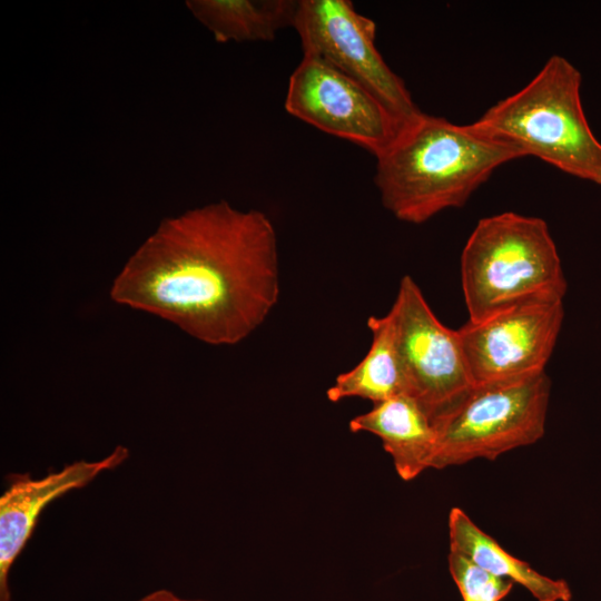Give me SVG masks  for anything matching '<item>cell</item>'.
<instances>
[{"label": "cell", "mask_w": 601, "mask_h": 601, "mask_svg": "<svg viewBox=\"0 0 601 601\" xmlns=\"http://www.w3.org/2000/svg\"><path fill=\"white\" fill-rule=\"evenodd\" d=\"M469 321L536 299L563 300L568 284L544 219L504 211L481 218L461 254Z\"/></svg>", "instance_id": "4"}, {"label": "cell", "mask_w": 601, "mask_h": 601, "mask_svg": "<svg viewBox=\"0 0 601 601\" xmlns=\"http://www.w3.org/2000/svg\"><path fill=\"white\" fill-rule=\"evenodd\" d=\"M551 380L545 372L475 385L453 408L433 421L437 434L433 469L476 459L495 460L534 444L545 432Z\"/></svg>", "instance_id": "5"}, {"label": "cell", "mask_w": 601, "mask_h": 601, "mask_svg": "<svg viewBox=\"0 0 601 601\" xmlns=\"http://www.w3.org/2000/svg\"><path fill=\"white\" fill-rule=\"evenodd\" d=\"M581 82L579 69L553 55L523 88L492 105L474 122L523 157H536L601 186V141L585 117Z\"/></svg>", "instance_id": "3"}, {"label": "cell", "mask_w": 601, "mask_h": 601, "mask_svg": "<svg viewBox=\"0 0 601 601\" xmlns=\"http://www.w3.org/2000/svg\"><path fill=\"white\" fill-rule=\"evenodd\" d=\"M563 318V300L536 299L467 321L457 332L474 385L545 372Z\"/></svg>", "instance_id": "9"}, {"label": "cell", "mask_w": 601, "mask_h": 601, "mask_svg": "<svg viewBox=\"0 0 601 601\" xmlns=\"http://www.w3.org/2000/svg\"><path fill=\"white\" fill-rule=\"evenodd\" d=\"M522 157L475 122L457 125L420 110L375 157L374 181L396 219L423 224L464 206L499 167Z\"/></svg>", "instance_id": "2"}, {"label": "cell", "mask_w": 601, "mask_h": 601, "mask_svg": "<svg viewBox=\"0 0 601 601\" xmlns=\"http://www.w3.org/2000/svg\"><path fill=\"white\" fill-rule=\"evenodd\" d=\"M298 0H189L186 6L217 42L272 41L293 27Z\"/></svg>", "instance_id": "13"}, {"label": "cell", "mask_w": 601, "mask_h": 601, "mask_svg": "<svg viewBox=\"0 0 601 601\" xmlns=\"http://www.w3.org/2000/svg\"><path fill=\"white\" fill-rule=\"evenodd\" d=\"M367 327L372 334L371 346L364 358L352 370L339 374L327 390L331 402L359 397L378 404L405 394L391 314L370 316Z\"/></svg>", "instance_id": "14"}, {"label": "cell", "mask_w": 601, "mask_h": 601, "mask_svg": "<svg viewBox=\"0 0 601 601\" xmlns=\"http://www.w3.org/2000/svg\"><path fill=\"white\" fill-rule=\"evenodd\" d=\"M137 601H188V600L179 598L177 594H175L170 590L159 589L141 597Z\"/></svg>", "instance_id": "16"}, {"label": "cell", "mask_w": 601, "mask_h": 601, "mask_svg": "<svg viewBox=\"0 0 601 601\" xmlns=\"http://www.w3.org/2000/svg\"><path fill=\"white\" fill-rule=\"evenodd\" d=\"M129 454L128 447L117 445L100 460L73 461L41 477L30 473L9 475L0 495V601L11 600L10 570L31 539L46 506L63 494L88 485L102 472L115 470Z\"/></svg>", "instance_id": "10"}, {"label": "cell", "mask_w": 601, "mask_h": 601, "mask_svg": "<svg viewBox=\"0 0 601 601\" xmlns=\"http://www.w3.org/2000/svg\"><path fill=\"white\" fill-rule=\"evenodd\" d=\"M449 570L463 601H501L513 587L512 581L487 573L454 551L449 554Z\"/></svg>", "instance_id": "15"}, {"label": "cell", "mask_w": 601, "mask_h": 601, "mask_svg": "<svg viewBox=\"0 0 601 601\" xmlns=\"http://www.w3.org/2000/svg\"><path fill=\"white\" fill-rule=\"evenodd\" d=\"M293 28L313 55L374 93L402 122L420 109L375 45V22L348 0H299Z\"/></svg>", "instance_id": "7"}, {"label": "cell", "mask_w": 601, "mask_h": 601, "mask_svg": "<svg viewBox=\"0 0 601 601\" xmlns=\"http://www.w3.org/2000/svg\"><path fill=\"white\" fill-rule=\"evenodd\" d=\"M188 601H207V600L196 599V600H188Z\"/></svg>", "instance_id": "17"}, {"label": "cell", "mask_w": 601, "mask_h": 601, "mask_svg": "<svg viewBox=\"0 0 601 601\" xmlns=\"http://www.w3.org/2000/svg\"><path fill=\"white\" fill-rule=\"evenodd\" d=\"M284 106L290 116L374 157L402 124L367 88L313 55H303L292 72Z\"/></svg>", "instance_id": "8"}, {"label": "cell", "mask_w": 601, "mask_h": 601, "mask_svg": "<svg viewBox=\"0 0 601 601\" xmlns=\"http://www.w3.org/2000/svg\"><path fill=\"white\" fill-rule=\"evenodd\" d=\"M279 282L270 218L220 200L164 219L114 279L110 296L206 344L235 345L274 309Z\"/></svg>", "instance_id": "1"}, {"label": "cell", "mask_w": 601, "mask_h": 601, "mask_svg": "<svg viewBox=\"0 0 601 601\" xmlns=\"http://www.w3.org/2000/svg\"><path fill=\"white\" fill-rule=\"evenodd\" d=\"M349 430L380 437L404 481L432 467L437 445L435 426L423 407L406 394L374 404L371 411L351 420Z\"/></svg>", "instance_id": "11"}, {"label": "cell", "mask_w": 601, "mask_h": 601, "mask_svg": "<svg viewBox=\"0 0 601 601\" xmlns=\"http://www.w3.org/2000/svg\"><path fill=\"white\" fill-rule=\"evenodd\" d=\"M450 551L457 552L487 573L525 588L536 601H570L572 592L562 579L543 575L513 556L480 529L460 508L449 514Z\"/></svg>", "instance_id": "12"}, {"label": "cell", "mask_w": 601, "mask_h": 601, "mask_svg": "<svg viewBox=\"0 0 601 601\" xmlns=\"http://www.w3.org/2000/svg\"><path fill=\"white\" fill-rule=\"evenodd\" d=\"M388 313L393 318L405 394L434 421L475 386L459 332L440 322L410 275L400 280Z\"/></svg>", "instance_id": "6"}]
</instances>
